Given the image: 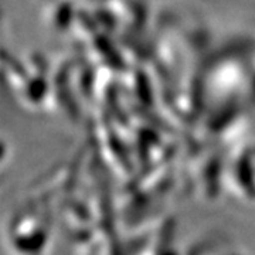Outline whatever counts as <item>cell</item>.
Instances as JSON below:
<instances>
[{"label": "cell", "instance_id": "cell-1", "mask_svg": "<svg viewBox=\"0 0 255 255\" xmlns=\"http://www.w3.org/2000/svg\"><path fill=\"white\" fill-rule=\"evenodd\" d=\"M1 65L7 88L23 107L47 111L51 105H58L48 65L41 57L31 55L27 61H23L3 50Z\"/></svg>", "mask_w": 255, "mask_h": 255}, {"label": "cell", "instance_id": "cell-2", "mask_svg": "<svg viewBox=\"0 0 255 255\" xmlns=\"http://www.w3.org/2000/svg\"><path fill=\"white\" fill-rule=\"evenodd\" d=\"M47 201L28 200L10 223V243L23 253L43 251L48 244L50 216L43 206Z\"/></svg>", "mask_w": 255, "mask_h": 255}, {"label": "cell", "instance_id": "cell-3", "mask_svg": "<svg viewBox=\"0 0 255 255\" xmlns=\"http://www.w3.org/2000/svg\"><path fill=\"white\" fill-rule=\"evenodd\" d=\"M253 149H254V156H255V146H253Z\"/></svg>", "mask_w": 255, "mask_h": 255}, {"label": "cell", "instance_id": "cell-4", "mask_svg": "<svg viewBox=\"0 0 255 255\" xmlns=\"http://www.w3.org/2000/svg\"><path fill=\"white\" fill-rule=\"evenodd\" d=\"M74 1H78V3H80V0H74Z\"/></svg>", "mask_w": 255, "mask_h": 255}]
</instances>
